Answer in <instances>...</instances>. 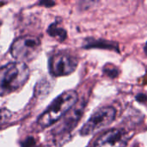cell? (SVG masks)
Returning a JSON list of instances; mask_svg holds the SVG:
<instances>
[{"mask_svg": "<svg viewBox=\"0 0 147 147\" xmlns=\"http://www.w3.org/2000/svg\"><path fill=\"white\" fill-rule=\"evenodd\" d=\"M78 101V95L75 90H69L57 96L47 109L39 116L37 125L46 128L56 123L72 109Z\"/></svg>", "mask_w": 147, "mask_h": 147, "instance_id": "1", "label": "cell"}, {"mask_svg": "<svg viewBox=\"0 0 147 147\" xmlns=\"http://www.w3.org/2000/svg\"><path fill=\"white\" fill-rule=\"evenodd\" d=\"M30 70L27 64L11 62L0 67V97L20 90L29 78Z\"/></svg>", "mask_w": 147, "mask_h": 147, "instance_id": "2", "label": "cell"}, {"mask_svg": "<svg viewBox=\"0 0 147 147\" xmlns=\"http://www.w3.org/2000/svg\"><path fill=\"white\" fill-rule=\"evenodd\" d=\"M40 50V40L34 35L18 37L12 43L9 52L11 56L17 61L27 63L36 58Z\"/></svg>", "mask_w": 147, "mask_h": 147, "instance_id": "3", "label": "cell"}, {"mask_svg": "<svg viewBox=\"0 0 147 147\" xmlns=\"http://www.w3.org/2000/svg\"><path fill=\"white\" fill-rule=\"evenodd\" d=\"M116 110L115 108L107 106L97 109L92 114L80 130L82 136H90L97 134L109 127L115 119Z\"/></svg>", "mask_w": 147, "mask_h": 147, "instance_id": "4", "label": "cell"}, {"mask_svg": "<svg viewBox=\"0 0 147 147\" xmlns=\"http://www.w3.org/2000/svg\"><path fill=\"white\" fill-rule=\"evenodd\" d=\"M78 66V59L67 53H55L49 59V71L53 77H64L71 74Z\"/></svg>", "mask_w": 147, "mask_h": 147, "instance_id": "5", "label": "cell"}, {"mask_svg": "<svg viewBox=\"0 0 147 147\" xmlns=\"http://www.w3.org/2000/svg\"><path fill=\"white\" fill-rule=\"evenodd\" d=\"M128 134L121 129H112L100 136L93 147H126L129 140Z\"/></svg>", "mask_w": 147, "mask_h": 147, "instance_id": "6", "label": "cell"}, {"mask_svg": "<svg viewBox=\"0 0 147 147\" xmlns=\"http://www.w3.org/2000/svg\"><path fill=\"white\" fill-rule=\"evenodd\" d=\"M81 112L82 109L79 108H73L72 110L71 109L65 115L64 118V121L60 123L61 125H59V127H57V128L55 129V134L58 135L60 134H64L66 133L71 132L77 125V122L79 121L80 116H81Z\"/></svg>", "mask_w": 147, "mask_h": 147, "instance_id": "7", "label": "cell"}, {"mask_svg": "<svg viewBox=\"0 0 147 147\" xmlns=\"http://www.w3.org/2000/svg\"><path fill=\"white\" fill-rule=\"evenodd\" d=\"M47 33L52 37L56 38L57 40L63 41L66 39V31L62 27H60L58 23H53L49 26L47 29Z\"/></svg>", "mask_w": 147, "mask_h": 147, "instance_id": "8", "label": "cell"}, {"mask_svg": "<svg viewBox=\"0 0 147 147\" xmlns=\"http://www.w3.org/2000/svg\"><path fill=\"white\" fill-rule=\"evenodd\" d=\"M103 71L108 77H110V78H116L119 74V71L116 67L109 68L108 66H105L103 69Z\"/></svg>", "mask_w": 147, "mask_h": 147, "instance_id": "9", "label": "cell"}, {"mask_svg": "<svg viewBox=\"0 0 147 147\" xmlns=\"http://www.w3.org/2000/svg\"><path fill=\"white\" fill-rule=\"evenodd\" d=\"M33 145H34V140L31 138H28L25 140L24 143H22V147L33 146Z\"/></svg>", "mask_w": 147, "mask_h": 147, "instance_id": "10", "label": "cell"}, {"mask_svg": "<svg viewBox=\"0 0 147 147\" xmlns=\"http://www.w3.org/2000/svg\"><path fill=\"white\" fill-rule=\"evenodd\" d=\"M144 50H145V53L147 54V43L146 44V46H145V48H144Z\"/></svg>", "mask_w": 147, "mask_h": 147, "instance_id": "11", "label": "cell"}]
</instances>
